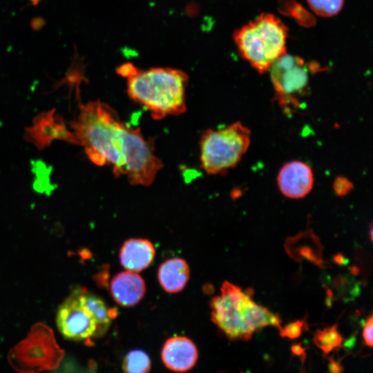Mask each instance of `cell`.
Listing matches in <instances>:
<instances>
[{
    "label": "cell",
    "instance_id": "obj_24",
    "mask_svg": "<svg viewBox=\"0 0 373 373\" xmlns=\"http://www.w3.org/2000/svg\"><path fill=\"white\" fill-rule=\"evenodd\" d=\"M329 370L331 373H342L343 368L342 365L336 362L334 358H329Z\"/></svg>",
    "mask_w": 373,
    "mask_h": 373
},
{
    "label": "cell",
    "instance_id": "obj_17",
    "mask_svg": "<svg viewBox=\"0 0 373 373\" xmlns=\"http://www.w3.org/2000/svg\"><path fill=\"white\" fill-rule=\"evenodd\" d=\"M151 367V362L149 355L140 350L129 352L122 363L124 373H149Z\"/></svg>",
    "mask_w": 373,
    "mask_h": 373
},
{
    "label": "cell",
    "instance_id": "obj_5",
    "mask_svg": "<svg viewBox=\"0 0 373 373\" xmlns=\"http://www.w3.org/2000/svg\"><path fill=\"white\" fill-rule=\"evenodd\" d=\"M250 137L249 129L239 122L206 130L200 141L201 167L209 175H224L246 153Z\"/></svg>",
    "mask_w": 373,
    "mask_h": 373
},
{
    "label": "cell",
    "instance_id": "obj_23",
    "mask_svg": "<svg viewBox=\"0 0 373 373\" xmlns=\"http://www.w3.org/2000/svg\"><path fill=\"white\" fill-rule=\"evenodd\" d=\"M291 350L294 354L300 356L303 362L305 361L306 358L305 350L300 344L293 345Z\"/></svg>",
    "mask_w": 373,
    "mask_h": 373
},
{
    "label": "cell",
    "instance_id": "obj_22",
    "mask_svg": "<svg viewBox=\"0 0 373 373\" xmlns=\"http://www.w3.org/2000/svg\"><path fill=\"white\" fill-rule=\"evenodd\" d=\"M137 68L133 66L132 64L126 63L118 68L117 73L122 77H127L131 75Z\"/></svg>",
    "mask_w": 373,
    "mask_h": 373
},
{
    "label": "cell",
    "instance_id": "obj_15",
    "mask_svg": "<svg viewBox=\"0 0 373 373\" xmlns=\"http://www.w3.org/2000/svg\"><path fill=\"white\" fill-rule=\"evenodd\" d=\"M78 298L84 307L95 321V337L100 336L108 329L112 319L117 315L115 309H110L102 299L85 289H77Z\"/></svg>",
    "mask_w": 373,
    "mask_h": 373
},
{
    "label": "cell",
    "instance_id": "obj_8",
    "mask_svg": "<svg viewBox=\"0 0 373 373\" xmlns=\"http://www.w3.org/2000/svg\"><path fill=\"white\" fill-rule=\"evenodd\" d=\"M310 66L297 56H280L271 65L270 77L276 99L285 111L300 106L299 98L307 93Z\"/></svg>",
    "mask_w": 373,
    "mask_h": 373
},
{
    "label": "cell",
    "instance_id": "obj_10",
    "mask_svg": "<svg viewBox=\"0 0 373 373\" xmlns=\"http://www.w3.org/2000/svg\"><path fill=\"white\" fill-rule=\"evenodd\" d=\"M277 182L285 196L292 199L302 198L312 190L314 175L308 164L294 160L285 164L280 169Z\"/></svg>",
    "mask_w": 373,
    "mask_h": 373
},
{
    "label": "cell",
    "instance_id": "obj_7",
    "mask_svg": "<svg viewBox=\"0 0 373 373\" xmlns=\"http://www.w3.org/2000/svg\"><path fill=\"white\" fill-rule=\"evenodd\" d=\"M121 151L124 175L130 184L149 186L154 181L163 164L154 153V144L146 140L140 128L122 122L120 130Z\"/></svg>",
    "mask_w": 373,
    "mask_h": 373
},
{
    "label": "cell",
    "instance_id": "obj_1",
    "mask_svg": "<svg viewBox=\"0 0 373 373\" xmlns=\"http://www.w3.org/2000/svg\"><path fill=\"white\" fill-rule=\"evenodd\" d=\"M122 124L116 112L99 101L82 105L78 116L70 124L75 143L84 147L95 164L111 166L115 177L124 174L120 140Z\"/></svg>",
    "mask_w": 373,
    "mask_h": 373
},
{
    "label": "cell",
    "instance_id": "obj_14",
    "mask_svg": "<svg viewBox=\"0 0 373 373\" xmlns=\"http://www.w3.org/2000/svg\"><path fill=\"white\" fill-rule=\"evenodd\" d=\"M190 276L189 265L182 258H174L162 262L157 271L158 281L164 291L173 294L181 291Z\"/></svg>",
    "mask_w": 373,
    "mask_h": 373
},
{
    "label": "cell",
    "instance_id": "obj_21",
    "mask_svg": "<svg viewBox=\"0 0 373 373\" xmlns=\"http://www.w3.org/2000/svg\"><path fill=\"white\" fill-rule=\"evenodd\" d=\"M373 316L370 315L365 324L363 329V338L366 345L372 347L373 344L372 336Z\"/></svg>",
    "mask_w": 373,
    "mask_h": 373
},
{
    "label": "cell",
    "instance_id": "obj_9",
    "mask_svg": "<svg viewBox=\"0 0 373 373\" xmlns=\"http://www.w3.org/2000/svg\"><path fill=\"white\" fill-rule=\"evenodd\" d=\"M56 323L64 337L75 341H89L97 329L95 320L81 304L77 289L59 305Z\"/></svg>",
    "mask_w": 373,
    "mask_h": 373
},
{
    "label": "cell",
    "instance_id": "obj_11",
    "mask_svg": "<svg viewBox=\"0 0 373 373\" xmlns=\"http://www.w3.org/2000/svg\"><path fill=\"white\" fill-rule=\"evenodd\" d=\"M161 356L167 368L174 372H184L195 365L198 350L189 338L176 336L169 338L164 343Z\"/></svg>",
    "mask_w": 373,
    "mask_h": 373
},
{
    "label": "cell",
    "instance_id": "obj_16",
    "mask_svg": "<svg viewBox=\"0 0 373 373\" xmlns=\"http://www.w3.org/2000/svg\"><path fill=\"white\" fill-rule=\"evenodd\" d=\"M343 341V338L339 333L336 325L318 329L313 338L314 344L325 354H328L335 348L341 347Z\"/></svg>",
    "mask_w": 373,
    "mask_h": 373
},
{
    "label": "cell",
    "instance_id": "obj_18",
    "mask_svg": "<svg viewBox=\"0 0 373 373\" xmlns=\"http://www.w3.org/2000/svg\"><path fill=\"white\" fill-rule=\"evenodd\" d=\"M312 10L318 15L331 17L342 8L344 0H307Z\"/></svg>",
    "mask_w": 373,
    "mask_h": 373
},
{
    "label": "cell",
    "instance_id": "obj_2",
    "mask_svg": "<svg viewBox=\"0 0 373 373\" xmlns=\"http://www.w3.org/2000/svg\"><path fill=\"white\" fill-rule=\"evenodd\" d=\"M220 291L210 303L211 319L228 338L247 341L265 327H281L278 314L253 301L252 289L243 291L240 287L224 281Z\"/></svg>",
    "mask_w": 373,
    "mask_h": 373
},
{
    "label": "cell",
    "instance_id": "obj_19",
    "mask_svg": "<svg viewBox=\"0 0 373 373\" xmlns=\"http://www.w3.org/2000/svg\"><path fill=\"white\" fill-rule=\"evenodd\" d=\"M306 326L307 323L305 321H296L281 327L279 329V334L281 337L295 339L301 336Z\"/></svg>",
    "mask_w": 373,
    "mask_h": 373
},
{
    "label": "cell",
    "instance_id": "obj_3",
    "mask_svg": "<svg viewBox=\"0 0 373 373\" xmlns=\"http://www.w3.org/2000/svg\"><path fill=\"white\" fill-rule=\"evenodd\" d=\"M126 79L129 97L144 106L154 119L185 112L188 76L184 72L169 68H137Z\"/></svg>",
    "mask_w": 373,
    "mask_h": 373
},
{
    "label": "cell",
    "instance_id": "obj_13",
    "mask_svg": "<svg viewBox=\"0 0 373 373\" xmlns=\"http://www.w3.org/2000/svg\"><path fill=\"white\" fill-rule=\"evenodd\" d=\"M155 250L151 241L142 238L126 240L119 250V261L127 271L140 272L153 261Z\"/></svg>",
    "mask_w": 373,
    "mask_h": 373
},
{
    "label": "cell",
    "instance_id": "obj_4",
    "mask_svg": "<svg viewBox=\"0 0 373 373\" xmlns=\"http://www.w3.org/2000/svg\"><path fill=\"white\" fill-rule=\"evenodd\" d=\"M287 28L276 16L263 13L235 33L241 56L258 73H264L286 53Z\"/></svg>",
    "mask_w": 373,
    "mask_h": 373
},
{
    "label": "cell",
    "instance_id": "obj_25",
    "mask_svg": "<svg viewBox=\"0 0 373 373\" xmlns=\"http://www.w3.org/2000/svg\"><path fill=\"white\" fill-rule=\"evenodd\" d=\"M334 261L339 265H345L347 264V260L341 254H336L334 256Z\"/></svg>",
    "mask_w": 373,
    "mask_h": 373
},
{
    "label": "cell",
    "instance_id": "obj_20",
    "mask_svg": "<svg viewBox=\"0 0 373 373\" xmlns=\"http://www.w3.org/2000/svg\"><path fill=\"white\" fill-rule=\"evenodd\" d=\"M353 184L347 178L343 176L337 177L334 182L333 189L335 193L338 196H345L353 189Z\"/></svg>",
    "mask_w": 373,
    "mask_h": 373
},
{
    "label": "cell",
    "instance_id": "obj_12",
    "mask_svg": "<svg viewBox=\"0 0 373 373\" xmlns=\"http://www.w3.org/2000/svg\"><path fill=\"white\" fill-rule=\"evenodd\" d=\"M110 291L114 300L122 307H133L144 297L146 285L136 272L126 271L116 274L110 283Z\"/></svg>",
    "mask_w": 373,
    "mask_h": 373
},
{
    "label": "cell",
    "instance_id": "obj_6",
    "mask_svg": "<svg viewBox=\"0 0 373 373\" xmlns=\"http://www.w3.org/2000/svg\"><path fill=\"white\" fill-rule=\"evenodd\" d=\"M64 356L52 330L37 323L27 336L10 349L8 354L10 365L20 373H38L57 368Z\"/></svg>",
    "mask_w": 373,
    "mask_h": 373
},
{
    "label": "cell",
    "instance_id": "obj_26",
    "mask_svg": "<svg viewBox=\"0 0 373 373\" xmlns=\"http://www.w3.org/2000/svg\"><path fill=\"white\" fill-rule=\"evenodd\" d=\"M370 239L372 240V226L370 227Z\"/></svg>",
    "mask_w": 373,
    "mask_h": 373
}]
</instances>
